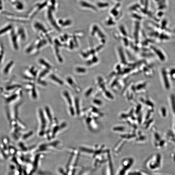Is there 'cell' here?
<instances>
[{
	"label": "cell",
	"mask_w": 175,
	"mask_h": 175,
	"mask_svg": "<svg viewBox=\"0 0 175 175\" xmlns=\"http://www.w3.org/2000/svg\"><path fill=\"white\" fill-rule=\"evenodd\" d=\"M12 147L8 138L5 137L2 138L0 144V159L1 160H9L10 157V150Z\"/></svg>",
	"instance_id": "cell-1"
},
{
	"label": "cell",
	"mask_w": 175,
	"mask_h": 175,
	"mask_svg": "<svg viewBox=\"0 0 175 175\" xmlns=\"http://www.w3.org/2000/svg\"><path fill=\"white\" fill-rule=\"evenodd\" d=\"M162 164L161 156L160 154H156L148 163V167L152 170L156 171L160 169Z\"/></svg>",
	"instance_id": "cell-2"
},
{
	"label": "cell",
	"mask_w": 175,
	"mask_h": 175,
	"mask_svg": "<svg viewBox=\"0 0 175 175\" xmlns=\"http://www.w3.org/2000/svg\"><path fill=\"white\" fill-rule=\"evenodd\" d=\"M14 62L10 61L6 64L3 70V73L5 75H7L9 74L10 69L14 65Z\"/></svg>",
	"instance_id": "cell-3"
},
{
	"label": "cell",
	"mask_w": 175,
	"mask_h": 175,
	"mask_svg": "<svg viewBox=\"0 0 175 175\" xmlns=\"http://www.w3.org/2000/svg\"><path fill=\"white\" fill-rule=\"evenodd\" d=\"M11 28L12 27L11 26L8 25L7 27L3 28L2 29L0 30V35L3 34L4 33H6L7 31L11 29Z\"/></svg>",
	"instance_id": "cell-4"
},
{
	"label": "cell",
	"mask_w": 175,
	"mask_h": 175,
	"mask_svg": "<svg viewBox=\"0 0 175 175\" xmlns=\"http://www.w3.org/2000/svg\"><path fill=\"white\" fill-rule=\"evenodd\" d=\"M51 76V78L52 79L54 80V81L57 82V83H59L60 84H62L63 82L61 80L57 78H58L57 77L55 76H54V75H52Z\"/></svg>",
	"instance_id": "cell-5"
},
{
	"label": "cell",
	"mask_w": 175,
	"mask_h": 175,
	"mask_svg": "<svg viewBox=\"0 0 175 175\" xmlns=\"http://www.w3.org/2000/svg\"><path fill=\"white\" fill-rule=\"evenodd\" d=\"M172 158L173 161L175 162V152L172 154Z\"/></svg>",
	"instance_id": "cell-6"
},
{
	"label": "cell",
	"mask_w": 175,
	"mask_h": 175,
	"mask_svg": "<svg viewBox=\"0 0 175 175\" xmlns=\"http://www.w3.org/2000/svg\"></svg>",
	"instance_id": "cell-7"
}]
</instances>
